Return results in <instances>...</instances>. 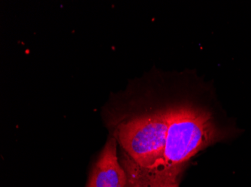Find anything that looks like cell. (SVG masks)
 I'll list each match as a JSON object with an SVG mask.
<instances>
[{"label":"cell","mask_w":251,"mask_h":187,"mask_svg":"<svg viewBox=\"0 0 251 187\" xmlns=\"http://www.w3.org/2000/svg\"><path fill=\"white\" fill-rule=\"evenodd\" d=\"M131 187H179L178 182L162 184H135Z\"/></svg>","instance_id":"4"},{"label":"cell","mask_w":251,"mask_h":187,"mask_svg":"<svg viewBox=\"0 0 251 187\" xmlns=\"http://www.w3.org/2000/svg\"><path fill=\"white\" fill-rule=\"evenodd\" d=\"M168 128V106L133 115L117 125L114 136L122 148L121 164L129 185L148 179L159 168Z\"/></svg>","instance_id":"2"},{"label":"cell","mask_w":251,"mask_h":187,"mask_svg":"<svg viewBox=\"0 0 251 187\" xmlns=\"http://www.w3.org/2000/svg\"><path fill=\"white\" fill-rule=\"evenodd\" d=\"M168 119L161 164L150 178L133 184L179 182L180 173L192 157L228 136L210 109L187 99L168 105Z\"/></svg>","instance_id":"1"},{"label":"cell","mask_w":251,"mask_h":187,"mask_svg":"<svg viewBox=\"0 0 251 187\" xmlns=\"http://www.w3.org/2000/svg\"><path fill=\"white\" fill-rule=\"evenodd\" d=\"M115 137L108 139L93 168L87 187H125L127 175L119 162Z\"/></svg>","instance_id":"3"}]
</instances>
